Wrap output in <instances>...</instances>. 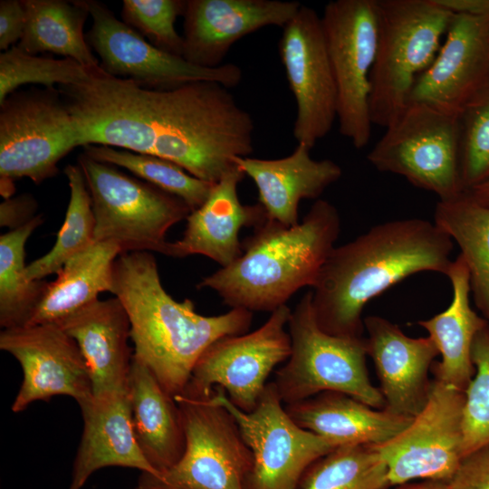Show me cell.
<instances>
[{
	"label": "cell",
	"instance_id": "1",
	"mask_svg": "<svg viewBox=\"0 0 489 489\" xmlns=\"http://www.w3.org/2000/svg\"><path fill=\"white\" fill-rule=\"evenodd\" d=\"M58 90L82 147L154 155L210 183L235 166L234 158L254 152L251 114L216 82L150 89L98 65L82 82Z\"/></svg>",
	"mask_w": 489,
	"mask_h": 489
},
{
	"label": "cell",
	"instance_id": "2",
	"mask_svg": "<svg viewBox=\"0 0 489 489\" xmlns=\"http://www.w3.org/2000/svg\"><path fill=\"white\" fill-rule=\"evenodd\" d=\"M453 240L434 222L420 218L388 221L335 246L312 287L319 327L340 337L360 338L365 305L415 273L446 275Z\"/></svg>",
	"mask_w": 489,
	"mask_h": 489
},
{
	"label": "cell",
	"instance_id": "3",
	"mask_svg": "<svg viewBox=\"0 0 489 489\" xmlns=\"http://www.w3.org/2000/svg\"><path fill=\"white\" fill-rule=\"evenodd\" d=\"M110 292L128 313L133 357L174 398L185 389L209 345L225 336L246 333L252 323V312L244 309L205 316L196 312L191 300H174L161 284L157 261L149 252L117 257Z\"/></svg>",
	"mask_w": 489,
	"mask_h": 489
},
{
	"label": "cell",
	"instance_id": "4",
	"mask_svg": "<svg viewBox=\"0 0 489 489\" xmlns=\"http://www.w3.org/2000/svg\"><path fill=\"white\" fill-rule=\"evenodd\" d=\"M340 231L337 208L317 199L295 225L268 219L254 228L242 244V255L197 288L215 291L232 309L273 312L301 288L314 286Z\"/></svg>",
	"mask_w": 489,
	"mask_h": 489
},
{
	"label": "cell",
	"instance_id": "5",
	"mask_svg": "<svg viewBox=\"0 0 489 489\" xmlns=\"http://www.w3.org/2000/svg\"><path fill=\"white\" fill-rule=\"evenodd\" d=\"M378 47L370 73L372 124L387 128L430 66L454 14L436 0H377Z\"/></svg>",
	"mask_w": 489,
	"mask_h": 489
},
{
	"label": "cell",
	"instance_id": "6",
	"mask_svg": "<svg viewBox=\"0 0 489 489\" xmlns=\"http://www.w3.org/2000/svg\"><path fill=\"white\" fill-rule=\"evenodd\" d=\"M312 302V292L309 291L289 318L291 354L273 381L283 405L335 391L371 408H385L379 388L372 385L368 375L366 340L334 336L322 331Z\"/></svg>",
	"mask_w": 489,
	"mask_h": 489
},
{
	"label": "cell",
	"instance_id": "7",
	"mask_svg": "<svg viewBox=\"0 0 489 489\" xmlns=\"http://www.w3.org/2000/svg\"><path fill=\"white\" fill-rule=\"evenodd\" d=\"M95 217V242L116 244L122 253L157 252L173 257L168 229L191 210L180 198L82 153L78 158Z\"/></svg>",
	"mask_w": 489,
	"mask_h": 489
},
{
	"label": "cell",
	"instance_id": "8",
	"mask_svg": "<svg viewBox=\"0 0 489 489\" xmlns=\"http://www.w3.org/2000/svg\"><path fill=\"white\" fill-rule=\"evenodd\" d=\"M213 391L185 388L175 397L186 437L184 454L158 476L141 473L137 489H244L252 453Z\"/></svg>",
	"mask_w": 489,
	"mask_h": 489
},
{
	"label": "cell",
	"instance_id": "9",
	"mask_svg": "<svg viewBox=\"0 0 489 489\" xmlns=\"http://www.w3.org/2000/svg\"><path fill=\"white\" fill-rule=\"evenodd\" d=\"M367 155L381 172L405 177L440 201L465 193L460 176L458 114L409 102Z\"/></svg>",
	"mask_w": 489,
	"mask_h": 489
},
{
	"label": "cell",
	"instance_id": "10",
	"mask_svg": "<svg viewBox=\"0 0 489 489\" xmlns=\"http://www.w3.org/2000/svg\"><path fill=\"white\" fill-rule=\"evenodd\" d=\"M72 117L58 88L16 91L0 104V177L36 185L56 176L59 161L79 147Z\"/></svg>",
	"mask_w": 489,
	"mask_h": 489
},
{
	"label": "cell",
	"instance_id": "11",
	"mask_svg": "<svg viewBox=\"0 0 489 489\" xmlns=\"http://www.w3.org/2000/svg\"><path fill=\"white\" fill-rule=\"evenodd\" d=\"M321 19L337 89L339 129L360 149L371 136L369 93L378 47L377 0L331 1Z\"/></svg>",
	"mask_w": 489,
	"mask_h": 489
},
{
	"label": "cell",
	"instance_id": "12",
	"mask_svg": "<svg viewBox=\"0 0 489 489\" xmlns=\"http://www.w3.org/2000/svg\"><path fill=\"white\" fill-rule=\"evenodd\" d=\"M213 398L233 415L251 450L244 489H298L306 469L338 447L290 417L273 382L267 383L251 412L237 408L219 387L214 388Z\"/></svg>",
	"mask_w": 489,
	"mask_h": 489
},
{
	"label": "cell",
	"instance_id": "13",
	"mask_svg": "<svg viewBox=\"0 0 489 489\" xmlns=\"http://www.w3.org/2000/svg\"><path fill=\"white\" fill-rule=\"evenodd\" d=\"M464 402L463 391L435 379L410 424L387 442L371 445L387 465L390 485L452 479L464 459Z\"/></svg>",
	"mask_w": 489,
	"mask_h": 489
},
{
	"label": "cell",
	"instance_id": "14",
	"mask_svg": "<svg viewBox=\"0 0 489 489\" xmlns=\"http://www.w3.org/2000/svg\"><path fill=\"white\" fill-rule=\"evenodd\" d=\"M291 312L283 305L255 331L213 342L197 360L186 387L202 392L219 387L237 408L253 411L268 376L290 357L291 337L285 327Z\"/></svg>",
	"mask_w": 489,
	"mask_h": 489
},
{
	"label": "cell",
	"instance_id": "15",
	"mask_svg": "<svg viewBox=\"0 0 489 489\" xmlns=\"http://www.w3.org/2000/svg\"><path fill=\"white\" fill-rule=\"evenodd\" d=\"M85 3L92 18L86 40L100 56V66L107 73L150 89H171L197 81L216 82L229 89L240 83L243 72L238 65H194L151 44L104 4L94 0Z\"/></svg>",
	"mask_w": 489,
	"mask_h": 489
},
{
	"label": "cell",
	"instance_id": "16",
	"mask_svg": "<svg viewBox=\"0 0 489 489\" xmlns=\"http://www.w3.org/2000/svg\"><path fill=\"white\" fill-rule=\"evenodd\" d=\"M278 51L297 106L292 134L311 149L337 119V89L321 19L302 4L283 27Z\"/></svg>",
	"mask_w": 489,
	"mask_h": 489
},
{
	"label": "cell",
	"instance_id": "17",
	"mask_svg": "<svg viewBox=\"0 0 489 489\" xmlns=\"http://www.w3.org/2000/svg\"><path fill=\"white\" fill-rule=\"evenodd\" d=\"M0 349L12 355L23 371L13 412L53 396H69L79 406L93 398L88 364L77 342L59 324L3 329Z\"/></svg>",
	"mask_w": 489,
	"mask_h": 489
},
{
	"label": "cell",
	"instance_id": "18",
	"mask_svg": "<svg viewBox=\"0 0 489 489\" xmlns=\"http://www.w3.org/2000/svg\"><path fill=\"white\" fill-rule=\"evenodd\" d=\"M489 83V14H454L430 66L417 78L408 102L453 114Z\"/></svg>",
	"mask_w": 489,
	"mask_h": 489
},
{
	"label": "cell",
	"instance_id": "19",
	"mask_svg": "<svg viewBox=\"0 0 489 489\" xmlns=\"http://www.w3.org/2000/svg\"><path fill=\"white\" fill-rule=\"evenodd\" d=\"M302 4L281 0H186L183 58L216 68L238 40L266 26L283 27Z\"/></svg>",
	"mask_w": 489,
	"mask_h": 489
},
{
	"label": "cell",
	"instance_id": "20",
	"mask_svg": "<svg viewBox=\"0 0 489 489\" xmlns=\"http://www.w3.org/2000/svg\"><path fill=\"white\" fill-rule=\"evenodd\" d=\"M367 354L373 360L385 409L416 417L425 407L433 381L428 371L438 350L429 337L412 338L390 321L376 315L363 320Z\"/></svg>",
	"mask_w": 489,
	"mask_h": 489
},
{
	"label": "cell",
	"instance_id": "21",
	"mask_svg": "<svg viewBox=\"0 0 489 489\" xmlns=\"http://www.w3.org/2000/svg\"><path fill=\"white\" fill-rule=\"evenodd\" d=\"M57 324L77 342L90 369L93 397L129 392L130 321L117 297L98 299Z\"/></svg>",
	"mask_w": 489,
	"mask_h": 489
},
{
	"label": "cell",
	"instance_id": "22",
	"mask_svg": "<svg viewBox=\"0 0 489 489\" xmlns=\"http://www.w3.org/2000/svg\"><path fill=\"white\" fill-rule=\"evenodd\" d=\"M244 176L235 164L214 184L203 205L187 217L183 236L173 242V257L202 254L226 267L242 255L240 230L254 229L269 219L259 203H241L237 187Z\"/></svg>",
	"mask_w": 489,
	"mask_h": 489
},
{
	"label": "cell",
	"instance_id": "23",
	"mask_svg": "<svg viewBox=\"0 0 489 489\" xmlns=\"http://www.w3.org/2000/svg\"><path fill=\"white\" fill-rule=\"evenodd\" d=\"M79 407L83 428L68 489H82L96 471L108 466L158 476L137 442L129 392L93 397Z\"/></svg>",
	"mask_w": 489,
	"mask_h": 489
},
{
	"label": "cell",
	"instance_id": "24",
	"mask_svg": "<svg viewBox=\"0 0 489 489\" xmlns=\"http://www.w3.org/2000/svg\"><path fill=\"white\" fill-rule=\"evenodd\" d=\"M233 161L254 182L258 203L268 218L286 226L299 223L301 200L318 199L342 175L336 162L313 159L311 149L302 143H297L292 153L282 158L235 157Z\"/></svg>",
	"mask_w": 489,
	"mask_h": 489
},
{
	"label": "cell",
	"instance_id": "25",
	"mask_svg": "<svg viewBox=\"0 0 489 489\" xmlns=\"http://www.w3.org/2000/svg\"><path fill=\"white\" fill-rule=\"evenodd\" d=\"M284 408L299 427L337 446L383 444L400 433L413 419L385 408H371L335 391L321 392L284 405Z\"/></svg>",
	"mask_w": 489,
	"mask_h": 489
},
{
	"label": "cell",
	"instance_id": "26",
	"mask_svg": "<svg viewBox=\"0 0 489 489\" xmlns=\"http://www.w3.org/2000/svg\"><path fill=\"white\" fill-rule=\"evenodd\" d=\"M446 276L453 291L449 306L430 319L419 321L418 325L427 330L441 355L434 366L435 379L465 392L475 374L473 342L488 322L471 307L469 273L460 254L453 260Z\"/></svg>",
	"mask_w": 489,
	"mask_h": 489
},
{
	"label": "cell",
	"instance_id": "27",
	"mask_svg": "<svg viewBox=\"0 0 489 489\" xmlns=\"http://www.w3.org/2000/svg\"><path fill=\"white\" fill-rule=\"evenodd\" d=\"M129 396L137 442L159 475L176 465L185 451L186 437L178 405L150 369L134 357Z\"/></svg>",
	"mask_w": 489,
	"mask_h": 489
},
{
	"label": "cell",
	"instance_id": "28",
	"mask_svg": "<svg viewBox=\"0 0 489 489\" xmlns=\"http://www.w3.org/2000/svg\"><path fill=\"white\" fill-rule=\"evenodd\" d=\"M121 254L111 242H94L68 260L48 283L46 291L28 325L57 323L98 300L102 292H111L113 264Z\"/></svg>",
	"mask_w": 489,
	"mask_h": 489
},
{
	"label": "cell",
	"instance_id": "29",
	"mask_svg": "<svg viewBox=\"0 0 489 489\" xmlns=\"http://www.w3.org/2000/svg\"><path fill=\"white\" fill-rule=\"evenodd\" d=\"M25 25L18 47L36 55L49 52L86 67L100 65L83 34L90 14L85 0H22Z\"/></svg>",
	"mask_w": 489,
	"mask_h": 489
},
{
	"label": "cell",
	"instance_id": "30",
	"mask_svg": "<svg viewBox=\"0 0 489 489\" xmlns=\"http://www.w3.org/2000/svg\"><path fill=\"white\" fill-rule=\"evenodd\" d=\"M434 223L459 246L475 303L489 324V206L478 203L467 192L439 200Z\"/></svg>",
	"mask_w": 489,
	"mask_h": 489
},
{
	"label": "cell",
	"instance_id": "31",
	"mask_svg": "<svg viewBox=\"0 0 489 489\" xmlns=\"http://www.w3.org/2000/svg\"><path fill=\"white\" fill-rule=\"evenodd\" d=\"M43 223L36 216L26 225L0 236V325L3 329L25 326L41 302L48 283L26 275L25 244Z\"/></svg>",
	"mask_w": 489,
	"mask_h": 489
},
{
	"label": "cell",
	"instance_id": "32",
	"mask_svg": "<svg viewBox=\"0 0 489 489\" xmlns=\"http://www.w3.org/2000/svg\"><path fill=\"white\" fill-rule=\"evenodd\" d=\"M63 171L70 187L65 219L53 248L26 265V275L32 281L57 274L68 260L95 242V217L82 170L77 164L67 165Z\"/></svg>",
	"mask_w": 489,
	"mask_h": 489
},
{
	"label": "cell",
	"instance_id": "33",
	"mask_svg": "<svg viewBox=\"0 0 489 489\" xmlns=\"http://www.w3.org/2000/svg\"><path fill=\"white\" fill-rule=\"evenodd\" d=\"M388 468L371 445L334 448L304 472L298 489H387Z\"/></svg>",
	"mask_w": 489,
	"mask_h": 489
},
{
	"label": "cell",
	"instance_id": "34",
	"mask_svg": "<svg viewBox=\"0 0 489 489\" xmlns=\"http://www.w3.org/2000/svg\"><path fill=\"white\" fill-rule=\"evenodd\" d=\"M83 153L95 160L121 167L139 178L183 200L191 211L208 197L215 183L199 179L176 163L149 154L102 145H87Z\"/></svg>",
	"mask_w": 489,
	"mask_h": 489
},
{
	"label": "cell",
	"instance_id": "35",
	"mask_svg": "<svg viewBox=\"0 0 489 489\" xmlns=\"http://www.w3.org/2000/svg\"><path fill=\"white\" fill-rule=\"evenodd\" d=\"M87 76L88 67L72 59L34 55L15 45L0 54V104L23 85L53 88L78 83Z\"/></svg>",
	"mask_w": 489,
	"mask_h": 489
},
{
	"label": "cell",
	"instance_id": "36",
	"mask_svg": "<svg viewBox=\"0 0 489 489\" xmlns=\"http://www.w3.org/2000/svg\"><path fill=\"white\" fill-rule=\"evenodd\" d=\"M460 176L465 192L489 179V83L460 110Z\"/></svg>",
	"mask_w": 489,
	"mask_h": 489
},
{
	"label": "cell",
	"instance_id": "37",
	"mask_svg": "<svg viewBox=\"0 0 489 489\" xmlns=\"http://www.w3.org/2000/svg\"><path fill=\"white\" fill-rule=\"evenodd\" d=\"M472 361L475 374L464 392V457L489 445V324L475 338Z\"/></svg>",
	"mask_w": 489,
	"mask_h": 489
},
{
	"label": "cell",
	"instance_id": "38",
	"mask_svg": "<svg viewBox=\"0 0 489 489\" xmlns=\"http://www.w3.org/2000/svg\"><path fill=\"white\" fill-rule=\"evenodd\" d=\"M184 0H124L122 21L158 49L183 57L184 41L175 29L185 12Z\"/></svg>",
	"mask_w": 489,
	"mask_h": 489
},
{
	"label": "cell",
	"instance_id": "39",
	"mask_svg": "<svg viewBox=\"0 0 489 489\" xmlns=\"http://www.w3.org/2000/svg\"><path fill=\"white\" fill-rule=\"evenodd\" d=\"M449 484L451 489H489V445L465 456Z\"/></svg>",
	"mask_w": 489,
	"mask_h": 489
},
{
	"label": "cell",
	"instance_id": "40",
	"mask_svg": "<svg viewBox=\"0 0 489 489\" xmlns=\"http://www.w3.org/2000/svg\"><path fill=\"white\" fill-rule=\"evenodd\" d=\"M25 25V11L22 0L0 1V49L4 52L20 41Z\"/></svg>",
	"mask_w": 489,
	"mask_h": 489
},
{
	"label": "cell",
	"instance_id": "41",
	"mask_svg": "<svg viewBox=\"0 0 489 489\" xmlns=\"http://www.w3.org/2000/svg\"><path fill=\"white\" fill-rule=\"evenodd\" d=\"M36 209L37 202L31 194L5 198L0 205V225L17 229L36 216Z\"/></svg>",
	"mask_w": 489,
	"mask_h": 489
},
{
	"label": "cell",
	"instance_id": "42",
	"mask_svg": "<svg viewBox=\"0 0 489 489\" xmlns=\"http://www.w3.org/2000/svg\"><path fill=\"white\" fill-rule=\"evenodd\" d=\"M453 14H489V0H436Z\"/></svg>",
	"mask_w": 489,
	"mask_h": 489
},
{
	"label": "cell",
	"instance_id": "43",
	"mask_svg": "<svg viewBox=\"0 0 489 489\" xmlns=\"http://www.w3.org/2000/svg\"><path fill=\"white\" fill-rule=\"evenodd\" d=\"M396 489H451L449 482L442 480H420L397 485Z\"/></svg>",
	"mask_w": 489,
	"mask_h": 489
},
{
	"label": "cell",
	"instance_id": "44",
	"mask_svg": "<svg viewBox=\"0 0 489 489\" xmlns=\"http://www.w3.org/2000/svg\"><path fill=\"white\" fill-rule=\"evenodd\" d=\"M467 193L478 203L489 206V179Z\"/></svg>",
	"mask_w": 489,
	"mask_h": 489
}]
</instances>
